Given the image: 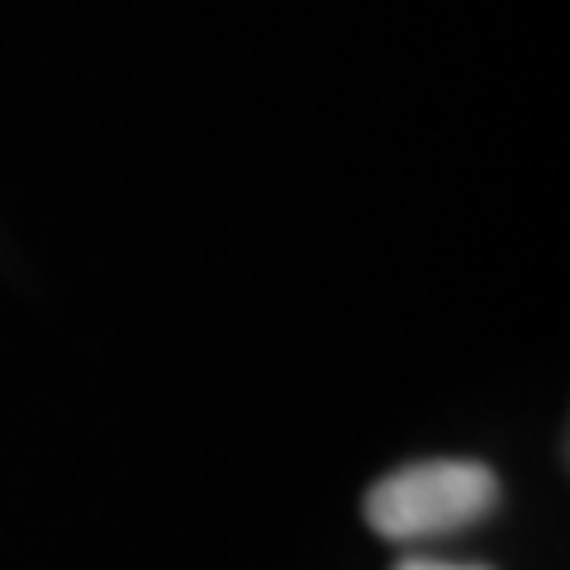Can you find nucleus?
<instances>
[{
    "mask_svg": "<svg viewBox=\"0 0 570 570\" xmlns=\"http://www.w3.org/2000/svg\"><path fill=\"white\" fill-rule=\"evenodd\" d=\"M499 504V480L480 461H414L366 494V523L390 542L448 538Z\"/></svg>",
    "mask_w": 570,
    "mask_h": 570,
    "instance_id": "obj_1",
    "label": "nucleus"
},
{
    "mask_svg": "<svg viewBox=\"0 0 570 570\" xmlns=\"http://www.w3.org/2000/svg\"><path fill=\"white\" fill-rule=\"evenodd\" d=\"M395 570H490V566H461V561H433V557H409Z\"/></svg>",
    "mask_w": 570,
    "mask_h": 570,
    "instance_id": "obj_2",
    "label": "nucleus"
}]
</instances>
